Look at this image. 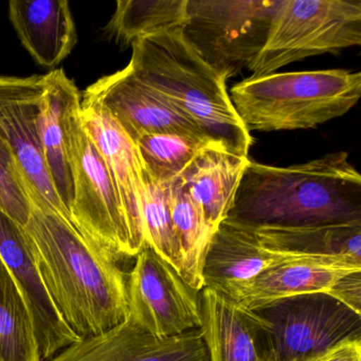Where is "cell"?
<instances>
[{"label":"cell","instance_id":"1","mask_svg":"<svg viewBox=\"0 0 361 361\" xmlns=\"http://www.w3.org/2000/svg\"><path fill=\"white\" fill-rule=\"evenodd\" d=\"M227 221L251 229L361 223V177L345 152L272 166L249 160Z\"/></svg>","mask_w":361,"mask_h":361},{"label":"cell","instance_id":"2","mask_svg":"<svg viewBox=\"0 0 361 361\" xmlns=\"http://www.w3.org/2000/svg\"><path fill=\"white\" fill-rule=\"evenodd\" d=\"M24 231L46 289L80 339L126 321L128 276L119 262L97 255L71 221L33 204Z\"/></svg>","mask_w":361,"mask_h":361},{"label":"cell","instance_id":"3","mask_svg":"<svg viewBox=\"0 0 361 361\" xmlns=\"http://www.w3.org/2000/svg\"><path fill=\"white\" fill-rule=\"evenodd\" d=\"M130 66L149 87L193 120L214 142L248 157L252 136L240 121L224 80L183 37L181 29L139 39Z\"/></svg>","mask_w":361,"mask_h":361},{"label":"cell","instance_id":"4","mask_svg":"<svg viewBox=\"0 0 361 361\" xmlns=\"http://www.w3.org/2000/svg\"><path fill=\"white\" fill-rule=\"evenodd\" d=\"M360 96V73L327 69L252 75L231 88L230 99L251 134L316 128L345 115Z\"/></svg>","mask_w":361,"mask_h":361},{"label":"cell","instance_id":"5","mask_svg":"<svg viewBox=\"0 0 361 361\" xmlns=\"http://www.w3.org/2000/svg\"><path fill=\"white\" fill-rule=\"evenodd\" d=\"M359 0H280L265 45L249 65L253 77L291 63L360 46Z\"/></svg>","mask_w":361,"mask_h":361},{"label":"cell","instance_id":"6","mask_svg":"<svg viewBox=\"0 0 361 361\" xmlns=\"http://www.w3.org/2000/svg\"><path fill=\"white\" fill-rule=\"evenodd\" d=\"M73 198L69 216L94 252L119 262L135 257L123 209L104 158L86 132L80 111L68 140Z\"/></svg>","mask_w":361,"mask_h":361},{"label":"cell","instance_id":"7","mask_svg":"<svg viewBox=\"0 0 361 361\" xmlns=\"http://www.w3.org/2000/svg\"><path fill=\"white\" fill-rule=\"evenodd\" d=\"M280 0H188L183 31L188 43L224 80L263 49Z\"/></svg>","mask_w":361,"mask_h":361},{"label":"cell","instance_id":"8","mask_svg":"<svg viewBox=\"0 0 361 361\" xmlns=\"http://www.w3.org/2000/svg\"><path fill=\"white\" fill-rule=\"evenodd\" d=\"M253 312L272 361H308L346 340H361V314L326 293L287 298Z\"/></svg>","mask_w":361,"mask_h":361},{"label":"cell","instance_id":"9","mask_svg":"<svg viewBox=\"0 0 361 361\" xmlns=\"http://www.w3.org/2000/svg\"><path fill=\"white\" fill-rule=\"evenodd\" d=\"M200 291L151 247L136 255L128 276V320L158 338L200 329Z\"/></svg>","mask_w":361,"mask_h":361},{"label":"cell","instance_id":"10","mask_svg":"<svg viewBox=\"0 0 361 361\" xmlns=\"http://www.w3.org/2000/svg\"><path fill=\"white\" fill-rule=\"evenodd\" d=\"M44 88L45 75H0V135L13 153L31 204L71 221L52 185L39 141Z\"/></svg>","mask_w":361,"mask_h":361},{"label":"cell","instance_id":"11","mask_svg":"<svg viewBox=\"0 0 361 361\" xmlns=\"http://www.w3.org/2000/svg\"><path fill=\"white\" fill-rule=\"evenodd\" d=\"M81 102L106 109L134 142L154 134H183L212 141L193 120L141 81L130 65L92 84Z\"/></svg>","mask_w":361,"mask_h":361},{"label":"cell","instance_id":"12","mask_svg":"<svg viewBox=\"0 0 361 361\" xmlns=\"http://www.w3.org/2000/svg\"><path fill=\"white\" fill-rule=\"evenodd\" d=\"M290 263H318L361 269V266L345 259L267 250L259 244L255 229L225 219L213 234L204 257V287L227 295L265 270Z\"/></svg>","mask_w":361,"mask_h":361},{"label":"cell","instance_id":"13","mask_svg":"<svg viewBox=\"0 0 361 361\" xmlns=\"http://www.w3.org/2000/svg\"><path fill=\"white\" fill-rule=\"evenodd\" d=\"M0 257L30 310L42 361L79 342L81 339L65 322L46 289L24 228L1 210Z\"/></svg>","mask_w":361,"mask_h":361},{"label":"cell","instance_id":"14","mask_svg":"<svg viewBox=\"0 0 361 361\" xmlns=\"http://www.w3.org/2000/svg\"><path fill=\"white\" fill-rule=\"evenodd\" d=\"M47 361H209L200 329L158 338L126 319L100 335L80 340Z\"/></svg>","mask_w":361,"mask_h":361},{"label":"cell","instance_id":"15","mask_svg":"<svg viewBox=\"0 0 361 361\" xmlns=\"http://www.w3.org/2000/svg\"><path fill=\"white\" fill-rule=\"evenodd\" d=\"M80 119L106 162L123 209L136 257L147 247L141 219L142 164L136 145L103 107L81 102Z\"/></svg>","mask_w":361,"mask_h":361},{"label":"cell","instance_id":"16","mask_svg":"<svg viewBox=\"0 0 361 361\" xmlns=\"http://www.w3.org/2000/svg\"><path fill=\"white\" fill-rule=\"evenodd\" d=\"M44 75L45 88L39 115V141L52 185L69 214L73 198L69 128L71 120L81 109L82 94L62 68Z\"/></svg>","mask_w":361,"mask_h":361},{"label":"cell","instance_id":"17","mask_svg":"<svg viewBox=\"0 0 361 361\" xmlns=\"http://www.w3.org/2000/svg\"><path fill=\"white\" fill-rule=\"evenodd\" d=\"M200 304L209 361H272L253 310L209 287L200 291Z\"/></svg>","mask_w":361,"mask_h":361},{"label":"cell","instance_id":"18","mask_svg":"<svg viewBox=\"0 0 361 361\" xmlns=\"http://www.w3.org/2000/svg\"><path fill=\"white\" fill-rule=\"evenodd\" d=\"M9 18L39 66L54 71L77 45V27L67 0H11Z\"/></svg>","mask_w":361,"mask_h":361},{"label":"cell","instance_id":"19","mask_svg":"<svg viewBox=\"0 0 361 361\" xmlns=\"http://www.w3.org/2000/svg\"><path fill=\"white\" fill-rule=\"evenodd\" d=\"M249 160L223 145H212L202 149L176 178L215 231L229 214Z\"/></svg>","mask_w":361,"mask_h":361},{"label":"cell","instance_id":"20","mask_svg":"<svg viewBox=\"0 0 361 361\" xmlns=\"http://www.w3.org/2000/svg\"><path fill=\"white\" fill-rule=\"evenodd\" d=\"M357 268L318 263L274 266L230 291L226 297L249 310L279 300L310 293H329L345 274Z\"/></svg>","mask_w":361,"mask_h":361},{"label":"cell","instance_id":"21","mask_svg":"<svg viewBox=\"0 0 361 361\" xmlns=\"http://www.w3.org/2000/svg\"><path fill=\"white\" fill-rule=\"evenodd\" d=\"M263 248L274 252L341 259L361 266V223L255 229Z\"/></svg>","mask_w":361,"mask_h":361},{"label":"cell","instance_id":"22","mask_svg":"<svg viewBox=\"0 0 361 361\" xmlns=\"http://www.w3.org/2000/svg\"><path fill=\"white\" fill-rule=\"evenodd\" d=\"M188 0H119L115 13L102 29L105 39L132 47L139 39L183 29Z\"/></svg>","mask_w":361,"mask_h":361},{"label":"cell","instance_id":"23","mask_svg":"<svg viewBox=\"0 0 361 361\" xmlns=\"http://www.w3.org/2000/svg\"><path fill=\"white\" fill-rule=\"evenodd\" d=\"M175 233L183 251V278L196 290L204 287V257L215 230L178 179L164 183Z\"/></svg>","mask_w":361,"mask_h":361},{"label":"cell","instance_id":"24","mask_svg":"<svg viewBox=\"0 0 361 361\" xmlns=\"http://www.w3.org/2000/svg\"><path fill=\"white\" fill-rule=\"evenodd\" d=\"M0 361H42L30 310L1 257Z\"/></svg>","mask_w":361,"mask_h":361},{"label":"cell","instance_id":"25","mask_svg":"<svg viewBox=\"0 0 361 361\" xmlns=\"http://www.w3.org/2000/svg\"><path fill=\"white\" fill-rule=\"evenodd\" d=\"M141 219L145 246L154 249L183 276V251L171 219L166 187L153 178L143 166Z\"/></svg>","mask_w":361,"mask_h":361},{"label":"cell","instance_id":"26","mask_svg":"<svg viewBox=\"0 0 361 361\" xmlns=\"http://www.w3.org/2000/svg\"><path fill=\"white\" fill-rule=\"evenodd\" d=\"M141 164L156 180L168 183L176 179L206 147L219 145L183 134H154L135 142Z\"/></svg>","mask_w":361,"mask_h":361},{"label":"cell","instance_id":"27","mask_svg":"<svg viewBox=\"0 0 361 361\" xmlns=\"http://www.w3.org/2000/svg\"><path fill=\"white\" fill-rule=\"evenodd\" d=\"M0 210L23 228L28 223L31 202L13 153L0 135Z\"/></svg>","mask_w":361,"mask_h":361},{"label":"cell","instance_id":"28","mask_svg":"<svg viewBox=\"0 0 361 361\" xmlns=\"http://www.w3.org/2000/svg\"><path fill=\"white\" fill-rule=\"evenodd\" d=\"M327 295L361 314V271H353L337 281Z\"/></svg>","mask_w":361,"mask_h":361},{"label":"cell","instance_id":"29","mask_svg":"<svg viewBox=\"0 0 361 361\" xmlns=\"http://www.w3.org/2000/svg\"><path fill=\"white\" fill-rule=\"evenodd\" d=\"M308 361H361V340H346Z\"/></svg>","mask_w":361,"mask_h":361}]
</instances>
